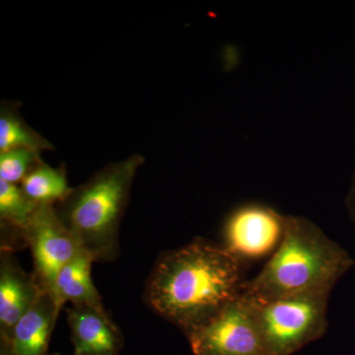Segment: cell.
Wrapping results in <instances>:
<instances>
[{
    "instance_id": "obj_1",
    "label": "cell",
    "mask_w": 355,
    "mask_h": 355,
    "mask_svg": "<svg viewBox=\"0 0 355 355\" xmlns=\"http://www.w3.org/2000/svg\"><path fill=\"white\" fill-rule=\"evenodd\" d=\"M243 265L224 247L196 239L161 254L147 279L144 299L184 335L239 297Z\"/></svg>"
},
{
    "instance_id": "obj_2",
    "label": "cell",
    "mask_w": 355,
    "mask_h": 355,
    "mask_svg": "<svg viewBox=\"0 0 355 355\" xmlns=\"http://www.w3.org/2000/svg\"><path fill=\"white\" fill-rule=\"evenodd\" d=\"M350 254L306 217L286 216L284 237L263 270L245 282L243 297L272 300L331 291L354 266Z\"/></svg>"
},
{
    "instance_id": "obj_3",
    "label": "cell",
    "mask_w": 355,
    "mask_h": 355,
    "mask_svg": "<svg viewBox=\"0 0 355 355\" xmlns=\"http://www.w3.org/2000/svg\"><path fill=\"white\" fill-rule=\"evenodd\" d=\"M144 161L141 154H133L109 163L55 205L58 216L78 246L94 261H112L120 254L121 219L133 181Z\"/></svg>"
},
{
    "instance_id": "obj_4",
    "label": "cell",
    "mask_w": 355,
    "mask_h": 355,
    "mask_svg": "<svg viewBox=\"0 0 355 355\" xmlns=\"http://www.w3.org/2000/svg\"><path fill=\"white\" fill-rule=\"evenodd\" d=\"M330 293L305 292L268 301L246 298L253 306L270 354L292 355L324 336Z\"/></svg>"
},
{
    "instance_id": "obj_5",
    "label": "cell",
    "mask_w": 355,
    "mask_h": 355,
    "mask_svg": "<svg viewBox=\"0 0 355 355\" xmlns=\"http://www.w3.org/2000/svg\"><path fill=\"white\" fill-rule=\"evenodd\" d=\"M186 336L193 355H272L253 306L242 295Z\"/></svg>"
},
{
    "instance_id": "obj_6",
    "label": "cell",
    "mask_w": 355,
    "mask_h": 355,
    "mask_svg": "<svg viewBox=\"0 0 355 355\" xmlns=\"http://www.w3.org/2000/svg\"><path fill=\"white\" fill-rule=\"evenodd\" d=\"M286 229V216L261 205L247 203L233 210L224 224V248L241 263L272 256Z\"/></svg>"
},
{
    "instance_id": "obj_7",
    "label": "cell",
    "mask_w": 355,
    "mask_h": 355,
    "mask_svg": "<svg viewBox=\"0 0 355 355\" xmlns=\"http://www.w3.org/2000/svg\"><path fill=\"white\" fill-rule=\"evenodd\" d=\"M25 240L32 252L33 273L43 291L53 295L58 273L80 247L58 216L55 205H40L26 228Z\"/></svg>"
},
{
    "instance_id": "obj_8",
    "label": "cell",
    "mask_w": 355,
    "mask_h": 355,
    "mask_svg": "<svg viewBox=\"0 0 355 355\" xmlns=\"http://www.w3.org/2000/svg\"><path fill=\"white\" fill-rule=\"evenodd\" d=\"M34 273H27L13 252L0 253V336L11 338L14 327L43 292Z\"/></svg>"
},
{
    "instance_id": "obj_9",
    "label": "cell",
    "mask_w": 355,
    "mask_h": 355,
    "mask_svg": "<svg viewBox=\"0 0 355 355\" xmlns=\"http://www.w3.org/2000/svg\"><path fill=\"white\" fill-rule=\"evenodd\" d=\"M67 312L73 355L120 354L123 335L104 307L72 305Z\"/></svg>"
},
{
    "instance_id": "obj_10",
    "label": "cell",
    "mask_w": 355,
    "mask_h": 355,
    "mask_svg": "<svg viewBox=\"0 0 355 355\" xmlns=\"http://www.w3.org/2000/svg\"><path fill=\"white\" fill-rule=\"evenodd\" d=\"M60 310L50 292H42L31 309L14 327L8 340L14 355H50L49 343Z\"/></svg>"
},
{
    "instance_id": "obj_11",
    "label": "cell",
    "mask_w": 355,
    "mask_h": 355,
    "mask_svg": "<svg viewBox=\"0 0 355 355\" xmlns=\"http://www.w3.org/2000/svg\"><path fill=\"white\" fill-rule=\"evenodd\" d=\"M92 257L79 249L74 258L58 273L53 296L60 308L72 305L104 307L101 295L92 279Z\"/></svg>"
},
{
    "instance_id": "obj_12",
    "label": "cell",
    "mask_w": 355,
    "mask_h": 355,
    "mask_svg": "<svg viewBox=\"0 0 355 355\" xmlns=\"http://www.w3.org/2000/svg\"><path fill=\"white\" fill-rule=\"evenodd\" d=\"M12 149L53 150V144L28 125L17 102L3 101L0 106V153Z\"/></svg>"
},
{
    "instance_id": "obj_13",
    "label": "cell",
    "mask_w": 355,
    "mask_h": 355,
    "mask_svg": "<svg viewBox=\"0 0 355 355\" xmlns=\"http://www.w3.org/2000/svg\"><path fill=\"white\" fill-rule=\"evenodd\" d=\"M23 191L38 205H57L69 197L72 189L62 166L53 167L43 159L19 184Z\"/></svg>"
},
{
    "instance_id": "obj_14",
    "label": "cell",
    "mask_w": 355,
    "mask_h": 355,
    "mask_svg": "<svg viewBox=\"0 0 355 355\" xmlns=\"http://www.w3.org/2000/svg\"><path fill=\"white\" fill-rule=\"evenodd\" d=\"M39 207L26 196L20 184L0 180V221L1 231L4 230L2 238L6 239L13 233L15 241L27 246L25 230Z\"/></svg>"
},
{
    "instance_id": "obj_15",
    "label": "cell",
    "mask_w": 355,
    "mask_h": 355,
    "mask_svg": "<svg viewBox=\"0 0 355 355\" xmlns=\"http://www.w3.org/2000/svg\"><path fill=\"white\" fill-rule=\"evenodd\" d=\"M41 154L31 149H12L0 153V180L19 184L42 160Z\"/></svg>"
},
{
    "instance_id": "obj_16",
    "label": "cell",
    "mask_w": 355,
    "mask_h": 355,
    "mask_svg": "<svg viewBox=\"0 0 355 355\" xmlns=\"http://www.w3.org/2000/svg\"><path fill=\"white\" fill-rule=\"evenodd\" d=\"M345 207H347L350 219H352L355 225V172L354 173V176H352V183H350L347 198H345Z\"/></svg>"
},
{
    "instance_id": "obj_17",
    "label": "cell",
    "mask_w": 355,
    "mask_h": 355,
    "mask_svg": "<svg viewBox=\"0 0 355 355\" xmlns=\"http://www.w3.org/2000/svg\"><path fill=\"white\" fill-rule=\"evenodd\" d=\"M0 355H14L10 342L2 336H0Z\"/></svg>"
},
{
    "instance_id": "obj_18",
    "label": "cell",
    "mask_w": 355,
    "mask_h": 355,
    "mask_svg": "<svg viewBox=\"0 0 355 355\" xmlns=\"http://www.w3.org/2000/svg\"><path fill=\"white\" fill-rule=\"evenodd\" d=\"M50 355H60V354H50Z\"/></svg>"
}]
</instances>
